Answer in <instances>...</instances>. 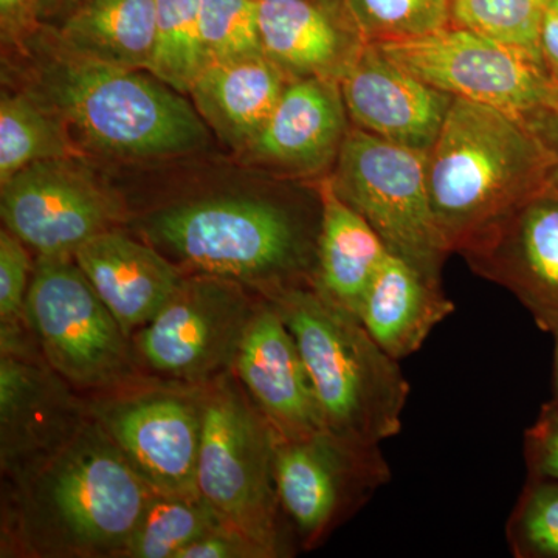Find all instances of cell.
Returning <instances> with one entry per match:
<instances>
[{
    "label": "cell",
    "instance_id": "cell-1",
    "mask_svg": "<svg viewBox=\"0 0 558 558\" xmlns=\"http://www.w3.org/2000/svg\"><path fill=\"white\" fill-rule=\"evenodd\" d=\"M27 86L87 148L126 160H157L205 148L208 130L185 95L145 70L116 68L62 46L39 25L20 47Z\"/></svg>",
    "mask_w": 558,
    "mask_h": 558
},
{
    "label": "cell",
    "instance_id": "cell-2",
    "mask_svg": "<svg viewBox=\"0 0 558 558\" xmlns=\"http://www.w3.org/2000/svg\"><path fill=\"white\" fill-rule=\"evenodd\" d=\"M13 481L16 537L43 558H123L156 494L92 416Z\"/></svg>",
    "mask_w": 558,
    "mask_h": 558
},
{
    "label": "cell",
    "instance_id": "cell-3",
    "mask_svg": "<svg viewBox=\"0 0 558 558\" xmlns=\"http://www.w3.org/2000/svg\"><path fill=\"white\" fill-rule=\"evenodd\" d=\"M554 159L526 121L454 97L427 153L433 215L447 247L464 253L550 189Z\"/></svg>",
    "mask_w": 558,
    "mask_h": 558
},
{
    "label": "cell",
    "instance_id": "cell-4",
    "mask_svg": "<svg viewBox=\"0 0 558 558\" xmlns=\"http://www.w3.org/2000/svg\"><path fill=\"white\" fill-rule=\"evenodd\" d=\"M299 344L326 432L348 442L380 446L402 429L410 384L355 315L314 284L264 293Z\"/></svg>",
    "mask_w": 558,
    "mask_h": 558
},
{
    "label": "cell",
    "instance_id": "cell-5",
    "mask_svg": "<svg viewBox=\"0 0 558 558\" xmlns=\"http://www.w3.org/2000/svg\"><path fill=\"white\" fill-rule=\"evenodd\" d=\"M142 233L194 274L252 286L260 295L314 279L318 240L288 208L260 197L171 205L153 213Z\"/></svg>",
    "mask_w": 558,
    "mask_h": 558
},
{
    "label": "cell",
    "instance_id": "cell-6",
    "mask_svg": "<svg viewBox=\"0 0 558 558\" xmlns=\"http://www.w3.org/2000/svg\"><path fill=\"white\" fill-rule=\"evenodd\" d=\"M201 398V497L275 558L288 556L275 480L277 433L233 371L202 385Z\"/></svg>",
    "mask_w": 558,
    "mask_h": 558
},
{
    "label": "cell",
    "instance_id": "cell-7",
    "mask_svg": "<svg viewBox=\"0 0 558 558\" xmlns=\"http://www.w3.org/2000/svg\"><path fill=\"white\" fill-rule=\"evenodd\" d=\"M25 317L44 362L72 387L110 391L135 379L131 339L73 255H38Z\"/></svg>",
    "mask_w": 558,
    "mask_h": 558
},
{
    "label": "cell",
    "instance_id": "cell-8",
    "mask_svg": "<svg viewBox=\"0 0 558 558\" xmlns=\"http://www.w3.org/2000/svg\"><path fill=\"white\" fill-rule=\"evenodd\" d=\"M332 182L341 199L368 220L389 253L440 282L450 250L433 215L427 153L354 128L341 143Z\"/></svg>",
    "mask_w": 558,
    "mask_h": 558
},
{
    "label": "cell",
    "instance_id": "cell-9",
    "mask_svg": "<svg viewBox=\"0 0 558 558\" xmlns=\"http://www.w3.org/2000/svg\"><path fill=\"white\" fill-rule=\"evenodd\" d=\"M379 47L436 89L502 110L527 124L558 108V81L542 54L505 46L470 28L449 25L422 38Z\"/></svg>",
    "mask_w": 558,
    "mask_h": 558
},
{
    "label": "cell",
    "instance_id": "cell-10",
    "mask_svg": "<svg viewBox=\"0 0 558 558\" xmlns=\"http://www.w3.org/2000/svg\"><path fill=\"white\" fill-rule=\"evenodd\" d=\"M259 300L231 279L185 277L148 325L132 336L135 357L172 384L202 387L233 371Z\"/></svg>",
    "mask_w": 558,
    "mask_h": 558
},
{
    "label": "cell",
    "instance_id": "cell-11",
    "mask_svg": "<svg viewBox=\"0 0 558 558\" xmlns=\"http://www.w3.org/2000/svg\"><path fill=\"white\" fill-rule=\"evenodd\" d=\"M117 391L92 400L89 413L131 468L156 494L201 497V387L168 381L149 388L131 384Z\"/></svg>",
    "mask_w": 558,
    "mask_h": 558
},
{
    "label": "cell",
    "instance_id": "cell-12",
    "mask_svg": "<svg viewBox=\"0 0 558 558\" xmlns=\"http://www.w3.org/2000/svg\"><path fill=\"white\" fill-rule=\"evenodd\" d=\"M380 446L348 442L329 432L277 439L275 480L282 512L304 548H314L391 481Z\"/></svg>",
    "mask_w": 558,
    "mask_h": 558
},
{
    "label": "cell",
    "instance_id": "cell-13",
    "mask_svg": "<svg viewBox=\"0 0 558 558\" xmlns=\"http://www.w3.org/2000/svg\"><path fill=\"white\" fill-rule=\"evenodd\" d=\"M3 226L38 255H73L126 218L119 194L78 159L38 161L2 183Z\"/></svg>",
    "mask_w": 558,
    "mask_h": 558
},
{
    "label": "cell",
    "instance_id": "cell-14",
    "mask_svg": "<svg viewBox=\"0 0 558 558\" xmlns=\"http://www.w3.org/2000/svg\"><path fill=\"white\" fill-rule=\"evenodd\" d=\"M339 86L360 130L421 153L435 145L454 98L418 80L377 44H359Z\"/></svg>",
    "mask_w": 558,
    "mask_h": 558
},
{
    "label": "cell",
    "instance_id": "cell-15",
    "mask_svg": "<svg viewBox=\"0 0 558 558\" xmlns=\"http://www.w3.org/2000/svg\"><path fill=\"white\" fill-rule=\"evenodd\" d=\"M46 362L0 355V462L11 480L50 457L90 417Z\"/></svg>",
    "mask_w": 558,
    "mask_h": 558
},
{
    "label": "cell",
    "instance_id": "cell-16",
    "mask_svg": "<svg viewBox=\"0 0 558 558\" xmlns=\"http://www.w3.org/2000/svg\"><path fill=\"white\" fill-rule=\"evenodd\" d=\"M462 255L484 278L509 289L539 328H558L557 191L529 201Z\"/></svg>",
    "mask_w": 558,
    "mask_h": 558
},
{
    "label": "cell",
    "instance_id": "cell-17",
    "mask_svg": "<svg viewBox=\"0 0 558 558\" xmlns=\"http://www.w3.org/2000/svg\"><path fill=\"white\" fill-rule=\"evenodd\" d=\"M233 373L278 439H303L325 432L299 344L266 296L260 295L250 319Z\"/></svg>",
    "mask_w": 558,
    "mask_h": 558
},
{
    "label": "cell",
    "instance_id": "cell-18",
    "mask_svg": "<svg viewBox=\"0 0 558 558\" xmlns=\"http://www.w3.org/2000/svg\"><path fill=\"white\" fill-rule=\"evenodd\" d=\"M73 258L131 340L185 279L160 250L119 229L84 242Z\"/></svg>",
    "mask_w": 558,
    "mask_h": 558
},
{
    "label": "cell",
    "instance_id": "cell-19",
    "mask_svg": "<svg viewBox=\"0 0 558 558\" xmlns=\"http://www.w3.org/2000/svg\"><path fill=\"white\" fill-rule=\"evenodd\" d=\"M344 110L339 81L319 76L293 80L244 154L281 170L317 171L340 150L347 135Z\"/></svg>",
    "mask_w": 558,
    "mask_h": 558
},
{
    "label": "cell",
    "instance_id": "cell-20",
    "mask_svg": "<svg viewBox=\"0 0 558 558\" xmlns=\"http://www.w3.org/2000/svg\"><path fill=\"white\" fill-rule=\"evenodd\" d=\"M286 78L264 53L209 62L191 86L190 97L205 124L229 148L244 154L277 108Z\"/></svg>",
    "mask_w": 558,
    "mask_h": 558
},
{
    "label": "cell",
    "instance_id": "cell-21",
    "mask_svg": "<svg viewBox=\"0 0 558 558\" xmlns=\"http://www.w3.org/2000/svg\"><path fill=\"white\" fill-rule=\"evenodd\" d=\"M453 311L440 282L388 253L366 292L359 319L380 348L400 362L417 352Z\"/></svg>",
    "mask_w": 558,
    "mask_h": 558
},
{
    "label": "cell",
    "instance_id": "cell-22",
    "mask_svg": "<svg viewBox=\"0 0 558 558\" xmlns=\"http://www.w3.org/2000/svg\"><path fill=\"white\" fill-rule=\"evenodd\" d=\"M322 216L315 255L314 288L330 303L355 315L388 248L368 220L341 199L332 179L319 183Z\"/></svg>",
    "mask_w": 558,
    "mask_h": 558
},
{
    "label": "cell",
    "instance_id": "cell-23",
    "mask_svg": "<svg viewBox=\"0 0 558 558\" xmlns=\"http://www.w3.org/2000/svg\"><path fill=\"white\" fill-rule=\"evenodd\" d=\"M322 0H258L260 46L286 76L339 81L360 40L349 43Z\"/></svg>",
    "mask_w": 558,
    "mask_h": 558
},
{
    "label": "cell",
    "instance_id": "cell-24",
    "mask_svg": "<svg viewBox=\"0 0 558 558\" xmlns=\"http://www.w3.org/2000/svg\"><path fill=\"white\" fill-rule=\"evenodd\" d=\"M53 31L81 57L148 72L156 50V0H84Z\"/></svg>",
    "mask_w": 558,
    "mask_h": 558
},
{
    "label": "cell",
    "instance_id": "cell-25",
    "mask_svg": "<svg viewBox=\"0 0 558 558\" xmlns=\"http://www.w3.org/2000/svg\"><path fill=\"white\" fill-rule=\"evenodd\" d=\"M80 159L68 124L27 90L0 97V183L33 163Z\"/></svg>",
    "mask_w": 558,
    "mask_h": 558
},
{
    "label": "cell",
    "instance_id": "cell-26",
    "mask_svg": "<svg viewBox=\"0 0 558 558\" xmlns=\"http://www.w3.org/2000/svg\"><path fill=\"white\" fill-rule=\"evenodd\" d=\"M226 524L218 510L202 497L154 494L123 558H179L183 550Z\"/></svg>",
    "mask_w": 558,
    "mask_h": 558
},
{
    "label": "cell",
    "instance_id": "cell-27",
    "mask_svg": "<svg viewBox=\"0 0 558 558\" xmlns=\"http://www.w3.org/2000/svg\"><path fill=\"white\" fill-rule=\"evenodd\" d=\"M344 21L360 43L422 38L449 27L453 0H341Z\"/></svg>",
    "mask_w": 558,
    "mask_h": 558
},
{
    "label": "cell",
    "instance_id": "cell-28",
    "mask_svg": "<svg viewBox=\"0 0 558 558\" xmlns=\"http://www.w3.org/2000/svg\"><path fill=\"white\" fill-rule=\"evenodd\" d=\"M156 50L148 73L190 95L207 65L201 39V0H156Z\"/></svg>",
    "mask_w": 558,
    "mask_h": 558
},
{
    "label": "cell",
    "instance_id": "cell-29",
    "mask_svg": "<svg viewBox=\"0 0 558 558\" xmlns=\"http://www.w3.org/2000/svg\"><path fill=\"white\" fill-rule=\"evenodd\" d=\"M550 0H453V17L461 27L505 46L542 54L543 22Z\"/></svg>",
    "mask_w": 558,
    "mask_h": 558
},
{
    "label": "cell",
    "instance_id": "cell-30",
    "mask_svg": "<svg viewBox=\"0 0 558 558\" xmlns=\"http://www.w3.org/2000/svg\"><path fill=\"white\" fill-rule=\"evenodd\" d=\"M201 39L207 64L264 53L258 0H201Z\"/></svg>",
    "mask_w": 558,
    "mask_h": 558
},
{
    "label": "cell",
    "instance_id": "cell-31",
    "mask_svg": "<svg viewBox=\"0 0 558 558\" xmlns=\"http://www.w3.org/2000/svg\"><path fill=\"white\" fill-rule=\"evenodd\" d=\"M506 535L517 558H558V481L529 478Z\"/></svg>",
    "mask_w": 558,
    "mask_h": 558
},
{
    "label": "cell",
    "instance_id": "cell-32",
    "mask_svg": "<svg viewBox=\"0 0 558 558\" xmlns=\"http://www.w3.org/2000/svg\"><path fill=\"white\" fill-rule=\"evenodd\" d=\"M35 270L31 248L11 231H0V322L2 330L27 325L25 304Z\"/></svg>",
    "mask_w": 558,
    "mask_h": 558
},
{
    "label": "cell",
    "instance_id": "cell-33",
    "mask_svg": "<svg viewBox=\"0 0 558 558\" xmlns=\"http://www.w3.org/2000/svg\"><path fill=\"white\" fill-rule=\"evenodd\" d=\"M529 478L558 481V403L543 405L526 432Z\"/></svg>",
    "mask_w": 558,
    "mask_h": 558
},
{
    "label": "cell",
    "instance_id": "cell-34",
    "mask_svg": "<svg viewBox=\"0 0 558 558\" xmlns=\"http://www.w3.org/2000/svg\"><path fill=\"white\" fill-rule=\"evenodd\" d=\"M179 558H275L266 546L260 545L240 529L220 526L199 542L183 550Z\"/></svg>",
    "mask_w": 558,
    "mask_h": 558
},
{
    "label": "cell",
    "instance_id": "cell-35",
    "mask_svg": "<svg viewBox=\"0 0 558 558\" xmlns=\"http://www.w3.org/2000/svg\"><path fill=\"white\" fill-rule=\"evenodd\" d=\"M39 0H0V35L5 46L20 49L38 31Z\"/></svg>",
    "mask_w": 558,
    "mask_h": 558
},
{
    "label": "cell",
    "instance_id": "cell-36",
    "mask_svg": "<svg viewBox=\"0 0 558 558\" xmlns=\"http://www.w3.org/2000/svg\"><path fill=\"white\" fill-rule=\"evenodd\" d=\"M529 126L534 130L543 145L548 148L550 156H553L554 172L550 189L558 193V108L542 113L537 119L532 120Z\"/></svg>",
    "mask_w": 558,
    "mask_h": 558
},
{
    "label": "cell",
    "instance_id": "cell-37",
    "mask_svg": "<svg viewBox=\"0 0 558 558\" xmlns=\"http://www.w3.org/2000/svg\"><path fill=\"white\" fill-rule=\"evenodd\" d=\"M539 50L549 72L558 81V14L550 10L543 22Z\"/></svg>",
    "mask_w": 558,
    "mask_h": 558
},
{
    "label": "cell",
    "instance_id": "cell-38",
    "mask_svg": "<svg viewBox=\"0 0 558 558\" xmlns=\"http://www.w3.org/2000/svg\"><path fill=\"white\" fill-rule=\"evenodd\" d=\"M84 0H39L38 21L40 25H58Z\"/></svg>",
    "mask_w": 558,
    "mask_h": 558
},
{
    "label": "cell",
    "instance_id": "cell-39",
    "mask_svg": "<svg viewBox=\"0 0 558 558\" xmlns=\"http://www.w3.org/2000/svg\"><path fill=\"white\" fill-rule=\"evenodd\" d=\"M554 340H556V351H554V385H556V402L558 403V328L554 329Z\"/></svg>",
    "mask_w": 558,
    "mask_h": 558
},
{
    "label": "cell",
    "instance_id": "cell-40",
    "mask_svg": "<svg viewBox=\"0 0 558 558\" xmlns=\"http://www.w3.org/2000/svg\"><path fill=\"white\" fill-rule=\"evenodd\" d=\"M549 10L558 14V0H550Z\"/></svg>",
    "mask_w": 558,
    "mask_h": 558
},
{
    "label": "cell",
    "instance_id": "cell-41",
    "mask_svg": "<svg viewBox=\"0 0 558 558\" xmlns=\"http://www.w3.org/2000/svg\"><path fill=\"white\" fill-rule=\"evenodd\" d=\"M322 2H328V0H322Z\"/></svg>",
    "mask_w": 558,
    "mask_h": 558
}]
</instances>
